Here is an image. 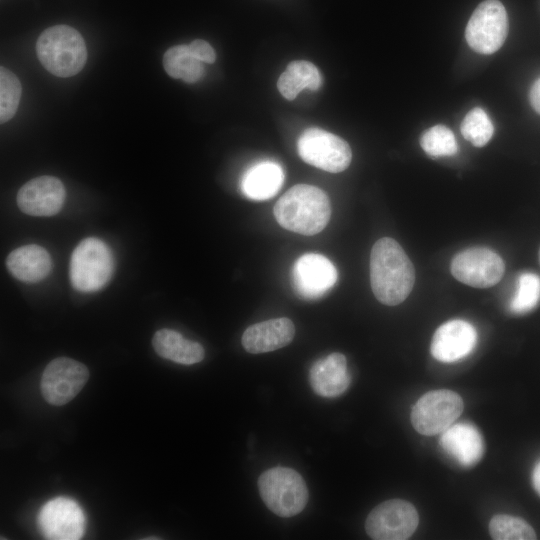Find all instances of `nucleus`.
Returning <instances> with one entry per match:
<instances>
[{"label":"nucleus","mask_w":540,"mask_h":540,"mask_svg":"<svg viewBox=\"0 0 540 540\" xmlns=\"http://www.w3.org/2000/svg\"><path fill=\"white\" fill-rule=\"evenodd\" d=\"M530 104L540 114V78L532 85L529 93Z\"/></svg>","instance_id":"30"},{"label":"nucleus","mask_w":540,"mask_h":540,"mask_svg":"<svg viewBox=\"0 0 540 540\" xmlns=\"http://www.w3.org/2000/svg\"><path fill=\"white\" fill-rule=\"evenodd\" d=\"M114 271V257L100 239L89 237L80 241L70 259V281L74 289L94 292L103 288Z\"/></svg>","instance_id":"5"},{"label":"nucleus","mask_w":540,"mask_h":540,"mask_svg":"<svg viewBox=\"0 0 540 540\" xmlns=\"http://www.w3.org/2000/svg\"><path fill=\"white\" fill-rule=\"evenodd\" d=\"M463 400L454 391H429L419 398L411 411V422L420 434L431 436L442 433L460 416Z\"/></svg>","instance_id":"8"},{"label":"nucleus","mask_w":540,"mask_h":540,"mask_svg":"<svg viewBox=\"0 0 540 540\" xmlns=\"http://www.w3.org/2000/svg\"><path fill=\"white\" fill-rule=\"evenodd\" d=\"M420 145L432 157L452 156L458 149L453 132L444 125L427 129L420 138Z\"/></svg>","instance_id":"27"},{"label":"nucleus","mask_w":540,"mask_h":540,"mask_svg":"<svg viewBox=\"0 0 540 540\" xmlns=\"http://www.w3.org/2000/svg\"><path fill=\"white\" fill-rule=\"evenodd\" d=\"M489 532L496 540H531L536 538L533 528L523 519L500 514L489 523Z\"/></svg>","instance_id":"24"},{"label":"nucleus","mask_w":540,"mask_h":540,"mask_svg":"<svg viewBox=\"0 0 540 540\" xmlns=\"http://www.w3.org/2000/svg\"><path fill=\"white\" fill-rule=\"evenodd\" d=\"M85 515L72 499L57 497L44 504L38 514V526L47 539L77 540L85 532Z\"/></svg>","instance_id":"12"},{"label":"nucleus","mask_w":540,"mask_h":540,"mask_svg":"<svg viewBox=\"0 0 540 540\" xmlns=\"http://www.w3.org/2000/svg\"><path fill=\"white\" fill-rule=\"evenodd\" d=\"M463 137L476 147H482L489 142L494 127L486 112L479 107L470 110L461 124Z\"/></svg>","instance_id":"26"},{"label":"nucleus","mask_w":540,"mask_h":540,"mask_svg":"<svg viewBox=\"0 0 540 540\" xmlns=\"http://www.w3.org/2000/svg\"><path fill=\"white\" fill-rule=\"evenodd\" d=\"M540 302V277L531 272L522 273L516 285V291L510 302V310L524 314L534 309Z\"/></svg>","instance_id":"25"},{"label":"nucleus","mask_w":540,"mask_h":540,"mask_svg":"<svg viewBox=\"0 0 540 540\" xmlns=\"http://www.w3.org/2000/svg\"><path fill=\"white\" fill-rule=\"evenodd\" d=\"M163 66L170 77L187 83H195L204 75V63L191 53L186 44L170 47L163 56Z\"/></svg>","instance_id":"23"},{"label":"nucleus","mask_w":540,"mask_h":540,"mask_svg":"<svg viewBox=\"0 0 540 540\" xmlns=\"http://www.w3.org/2000/svg\"><path fill=\"white\" fill-rule=\"evenodd\" d=\"M477 343V332L464 320H450L435 331L431 342V354L441 362L450 363L469 355Z\"/></svg>","instance_id":"15"},{"label":"nucleus","mask_w":540,"mask_h":540,"mask_svg":"<svg viewBox=\"0 0 540 540\" xmlns=\"http://www.w3.org/2000/svg\"><path fill=\"white\" fill-rule=\"evenodd\" d=\"M152 345L159 356L179 364H195L205 356L201 344L188 340L171 329L158 330L153 336Z\"/></svg>","instance_id":"21"},{"label":"nucleus","mask_w":540,"mask_h":540,"mask_svg":"<svg viewBox=\"0 0 540 540\" xmlns=\"http://www.w3.org/2000/svg\"><path fill=\"white\" fill-rule=\"evenodd\" d=\"M284 171L275 161H260L249 167L241 179L243 194L256 201L275 196L284 182Z\"/></svg>","instance_id":"20"},{"label":"nucleus","mask_w":540,"mask_h":540,"mask_svg":"<svg viewBox=\"0 0 540 540\" xmlns=\"http://www.w3.org/2000/svg\"><path fill=\"white\" fill-rule=\"evenodd\" d=\"M191 53L203 63L215 62L216 54L213 47L205 40L196 39L188 44Z\"/></svg>","instance_id":"29"},{"label":"nucleus","mask_w":540,"mask_h":540,"mask_svg":"<svg viewBox=\"0 0 540 540\" xmlns=\"http://www.w3.org/2000/svg\"><path fill=\"white\" fill-rule=\"evenodd\" d=\"M297 150L304 162L331 173L344 171L352 159L351 148L344 139L316 127L300 135Z\"/></svg>","instance_id":"6"},{"label":"nucleus","mask_w":540,"mask_h":540,"mask_svg":"<svg viewBox=\"0 0 540 540\" xmlns=\"http://www.w3.org/2000/svg\"><path fill=\"white\" fill-rule=\"evenodd\" d=\"M322 77L318 68L305 60L292 61L277 81V88L287 100H293L305 88L318 90Z\"/></svg>","instance_id":"22"},{"label":"nucleus","mask_w":540,"mask_h":540,"mask_svg":"<svg viewBox=\"0 0 540 540\" xmlns=\"http://www.w3.org/2000/svg\"><path fill=\"white\" fill-rule=\"evenodd\" d=\"M370 282L376 299L388 306L402 303L412 291L415 282L414 266L394 239L383 237L373 245Z\"/></svg>","instance_id":"1"},{"label":"nucleus","mask_w":540,"mask_h":540,"mask_svg":"<svg viewBox=\"0 0 540 540\" xmlns=\"http://www.w3.org/2000/svg\"><path fill=\"white\" fill-rule=\"evenodd\" d=\"M350 382L346 357L338 352L318 359L309 371L310 386L321 397L334 398L342 395Z\"/></svg>","instance_id":"16"},{"label":"nucleus","mask_w":540,"mask_h":540,"mask_svg":"<svg viewBox=\"0 0 540 540\" xmlns=\"http://www.w3.org/2000/svg\"><path fill=\"white\" fill-rule=\"evenodd\" d=\"M450 269L458 281L476 288H488L501 280L505 265L494 251L474 247L454 256Z\"/></svg>","instance_id":"11"},{"label":"nucleus","mask_w":540,"mask_h":540,"mask_svg":"<svg viewBox=\"0 0 540 540\" xmlns=\"http://www.w3.org/2000/svg\"><path fill=\"white\" fill-rule=\"evenodd\" d=\"M440 445L449 456L465 467L475 465L484 451L480 432L469 423L449 426L441 433Z\"/></svg>","instance_id":"18"},{"label":"nucleus","mask_w":540,"mask_h":540,"mask_svg":"<svg viewBox=\"0 0 540 540\" xmlns=\"http://www.w3.org/2000/svg\"><path fill=\"white\" fill-rule=\"evenodd\" d=\"M333 263L318 253L300 256L292 267V283L296 294L305 300L323 297L336 283Z\"/></svg>","instance_id":"13"},{"label":"nucleus","mask_w":540,"mask_h":540,"mask_svg":"<svg viewBox=\"0 0 540 540\" xmlns=\"http://www.w3.org/2000/svg\"><path fill=\"white\" fill-rule=\"evenodd\" d=\"M274 216L283 228L306 236L321 232L329 222L331 204L320 188L297 184L276 202Z\"/></svg>","instance_id":"2"},{"label":"nucleus","mask_w":540,"mask_h":540,"mask_svg":"<svg viewBox=\"0 0 540 540\" xmlns=\"http://www.w3.org/2000/svg\"><path fill=\"white\" fill-rule=\"evenodd\" d=\"M21 84L17 76L5 67L0 69V120L5 123L15 115L20 98Z\"/></svg>","instance_id":"28"},{"label":"nucleus","mask_w":540,"mask_h":540,"mask_svg":"<svg viewBox=\"0 0 540 540\" xmlns=\"http://www.w3.org/2000/svg\"><path fill=\"white\" fill-rule=\"evenodd\" d=\"M508 34V16L499 0H484L471 15L465 30L468 45L478 53L492 54Z\"/></svg>","instance_id":"7"},{"label":"nucleus","mask_w":540,"mask_h":540,"mask_svg":"<svg viewBox=\"0 0 540 540\" xmlns=\"http://www.w3.org/2000/svg\"><path fill=\"white\" fill-rule=\"evenodd\" d=\"M65 187L60 179L44 175L26 182L17 193L19 209L31 216H53L64 204Z\"/></svg>","instance_id":"14"},{"label":"nucleus","mask_w":540,"mask_h":540,"mask_svg":"<svg viewBox=\"0 0 540 540\" xmlns=\"http://www.w3.org/2000/svg\"><path fill=\"white\" fill-rule=\"evenodd\" d=\"M88 378L89 370L81 362L68 357L55 358L42 374L41 392L48 403L61 406L78 395Z\"/></svg>","instance_id":"10"},{"label":"nucleus","mask_w":540,"mask_h":540,"mask_svg":"<svg viewBox=\"0 0 540 540\" xmlns=\"http://www.w3.org/2000/svg\"><path fill=\"white\" fill-rule=\"evenodd\" d=\"M6 267L16 279L35 283L43 280L50 273L52 260L45 248L30 244L10 252L6 259Z\"/></svg>","instance_id":"19"},{"label":"nucleus","mask_w":540,"mask_h":540,"mask_svg":"<svg viewBox=\"0 0 540 540\" xmlns=\"http://www.w3.org/2000/svg\"><path fill=\"white\" fill-rule=\"evenodd\" d=\"M418 522V513L411 503L391 499L369 513L365 529L375 540H405L415 532Z\"/></svg>","instance_id":"9"},{"label":"nucleus","mask_w":540,"mask_h":540,"mask_svg":"<svg viewBox=\"0 0 540 540\" xmlns=\"http://www.w3.org/2000/svg\"><path fill=\"white\" fill-rule=\"evenodd\" d=\"M36 52L44 68L58 77L76 75L87 60L82 35L68 25H55L44 30L38 37Z\"/></svg>","instance_id":"3"},{"label":"nucleus","mask_w":540,"mask_h":540,"mask_svg":"<svg viewBox=\"0 0 540 540\" xmlns=\"http://www.w3.org/2000/svg\"><path fill=\"white\" fill-rule=\"evenodd\" d=\"M532 482L535 490L540 495V461L536 464L533 470Z\"/></svg>","instance_id":"31"},{"label":"nucleus","mask_w":540,"mask_h":540,"mask_svg":"<svg viewBox=\"0 0 540 540\" xmlns=\"http://www.w3.org/2000/svg\"><path fill=\"white\" fill-rule=\"evenodd\" d=\"M260 496L266 506L277 516L289 518L299 514L309 498L302 476L288 467H273L258 479Z\"/></svg>","instance_id":"4"},{"label":"nucleus","mask_w":540,"mask_h":540,"mask_svg":"<svg viewBox=\"0 0 540 540\" xmlns=\"http://www.w3.org/2000/svg\"><path fill=\"white\" fill-rule=\"evenodd\" d=\"M295 326L286 317L274 318L249 326L242 335V346L252 354L271 352L288 345L294 338Z\"/></svg>","instance_id":"17"}]
</instances>
